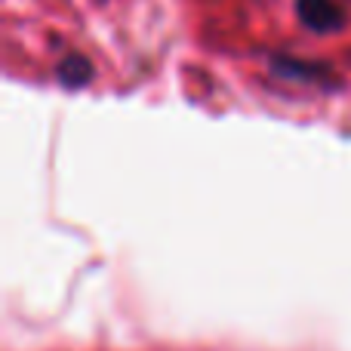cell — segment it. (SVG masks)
I'll return each mask as SVG.
<instances>
[{
	"instance_id": "obj_1",
	"label": "cell",
	"mask_w": 351,
	"mask_h": 351,
	"mask_svg": "<svg viewBox=\"0 0 351 351\" xmlns=\"http://www.w3.org/2000/svg\"><path fill=\"white\" fill-rule=\"evenodd\" d=\"M299 22L315 31H336L342 25V10L333 0H296Z\"/></svg>"
},
{
	"instance_id": "obj_2",
	"label": "cell",
	"mask_w": 351,
	"mask_h": 351,
	"mask_svg": "<svg viewBox=\"0 0 351 351\" xmlns=\"http://www.w3.org/2000/svg\"><path fill=\"white\" fill-rule=\"evenodd\" d=\"M59 77L65 80V84H86V80L93 77V68L86 59H80V56H74V59H65L59 65Z\"/></svg>"
}]
</instances>
